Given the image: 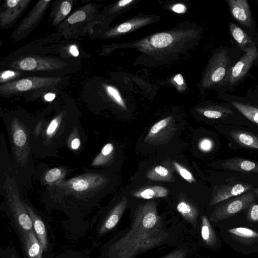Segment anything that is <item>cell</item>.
Segmentation results:
<instances>
[{
  "mask_svg": "<svg viewBox=\"0 0 258 258\" xmlns=\"http://www.w3.org/2000/svg\"><path fill=\"white\" fill-rule=\"evenodd\" d=\"M86 18V13L83 11L79 10L74 13L68 18V22L70 24H74L84 21Z\"/></svg>",
  "mask_w": 258,
  "mask_h": 258,
  "instance_id": "cell-37",
  "label": "cell"
},
{
  "mask_svg": "<svg viewBox=\"0 0 258 258\" xmlns=\"http://www.w3.org/2000/svg\"><path fill=\"white\" fill-rule=\"evenodd\" d=\"M30 2L29 0H21L19 4L15 7L10 8L5 6V10L0 14L1 27L8 26L13 23L22 14Z\"/></svg>",
  "mask_w": 258,
  "mask_h": 258,
  "instance_id": "cell-19",
  "label": "cell"
},
{
  "mask_svg": "<svg viewBox=\"0 0 258 258\" xmlns=\"http://www.w3.org/2000/svg\"><path fill=\"white\" fill-rule=\"evenodd\" d=\"M23 203L32 220L33 230L42 245L45 253H47L49 250V243L44 222L30 206L24 201Z\"/></svg>",
  "mask_w": 258,
  "mask_h": 258,
  "instance_id": "cell-15",
  "label": "cell"
},
{
  "mask_svg": "<svg viewBox=\"0 0 258 258\" xmlns=\"http://www.w3.org/2000/svg\"><path fill=\"white\" fill-rule=\"evenodd\" d=\"M258 196V189L243 194L220 205L213 211L211 220L217 222L226 219L249 208Z\"/></svg>",
  "mask_w": 258,
  "mask_h": 258,
  "instance_id": "cell-6",
  "label": "cell"
},
{
  "mask_svg": "<svg viewBox=\"0 0 258 258\" xmlns=\"http://www.w3.org/2000/svg\"><path fill=\"white\" fill-rule=\"evenodd\" d=\"M1 258H21L14 247H9L2 250Z\"/></svg>",
  "mask_w": 258,
  "mask_h": 258,
  "instance_id": "cell-40",
  "label": "cell"
},
{
  "mask_svg": "<svg viewBox=\"0 0 258 258\" xmlns=\"http://www.w3.org/2000/svg\"><path fill=\"white\" fill-rule=\"evenodd\" d=\"M257 56V49L253 44L248 48L244 55L232 68L229 78V83L234 84L242 78L247 73Z\"/></svg>",
  "mask_w": 258,
  "mask_h": 258,
  "instance_id": "cell-11",
  "label": "cell"
},
{
  "mask_svg": "<svg viewBox=\"0 0 258 258\" xmlns=\"http://www.w3.org/2000/svg\"><path fill=\"white\" fill-rule=\"evenodd\" d=\"M160 223L156 203L154 201L146 202L140 205L137 209L129 231L145 233L160 230Z\"/></svg>",
  "mask_w": 258,
  "mask_h": 258,
  "instance_id": "cell-4",
  "label": "cell"
},
{
  "mask_svg": "<svg viewBox=\"0 0 258 258\" xmlns=\"http://www.w3.org/2000/svg\"><path fill=\"white\" fill-rule=\"evenodd\" d=\"M201 112L205 117L214 119L225 117L233 113L230 109L221 106L205 108L203 109Z\"/></svg>",
  "mask_w": 258,
  "mask_h": 258,
  "instance_id": "cell-28",
  "label": "cell"
},
{
  "mask_svg": "<svg viewBox=\"0 0 258 258\" xmlns=\"http://www.w3.org/2000/svg\"><path fill=\"white\" fill-rule=\"evenodd\" d=\"M11 134L18 161L21 164H24L29 154L27 132L17 120H14L11 125Z\"/></svg>",
  "mask_w": 258,
  "mask_h": 258,
  "instance_id": "cell-8",
  "label": "cell"
},
{
  "mask_svg": "<svg viewBox=\"0 0 258 258\" xmlns=\"http://www.w3.org/2000/svg\"><path fill=\"white\" fill-rule=\"evenodd\" d=\"M230 33L241 49L245 51L252 44L248 36L238 26L233 23L229 24Z\"/></svg>",
  "mask_w": 258,
  "mask_h": 258,
  "instance_id": "cell-25",
  "label": "cell"
},
{
  "mask_svg": "<svg viewBox=\"0 0 258 258\" xmlns=\"http://www.w3.org/2000/svg\"><path fill=\"white\" fill-rule=\"evenodd\" d=\"M173 164L177 172L185 180L190 183L195 181L192 174L185 167L175 161L173 162Z\"/></svg>",
  "mask_w": 258,
  "mask_h": 258,
  "instance_id": "cell-32",
  "label": "cell"
},
{
  "mask_svg": "<svg viewBox=\"0 0 258 258\" xmlns=\"http://www.w3.org/2000/svg\"><path fill=\"white\" fill-rule=\"evenodd\" d=\"M114 150V146L111 143L106 144L102 149L101 153L96 157L93 165L98 166L105 164L111 157Z\"/></svg>",
  "mask_w": 258,
  "mask_h": 258,
  "instance_id": "cell-30",
  "label": "cell"
},
{
  "mask_svg": "<svg viewBox=\"0 0 258 258\" xmlns=\"http://www.w3.org/2000/svg\"><path fill=\"white\" fill-rule=\"evenodd\" d=\"M69 51L74 57H77L79 55V51L76 45H71L69 47Z\"/></svg>",
  "mask_w": 258,
  "mask_h": 258,
  "instance_id": "cell-45",
  "label": "cell"
},
{
  "mask_svg": "<svg viewBox=\"0 0 258 258\" xmlns=\"http://www.w3.org/2000/svg\"><path fill=\"white\" fill-rule=\"evenodd\" d=\"M51 2V1L49 0L38 1L31 11L17 27L14 34H24L31 29L40 21Z\"/></svg>",
  "mask_w": 258,
  "mask_h": 258,
  "instance_id": "cell-12",
  "label": "cell"
},
{
  "mask_svg": "<svg viewBox=\"0 0 258 258\" xmlns=\"http://www.w3.org/2000/svg\"><path fill=\"white\" fill-rule=\"evenodd\" d=\"M227 2L233 18L244 26L251 27L252 20L250 8L245 0H228Z\"/></svg>",
  "mask_w": 258,
  "mask_h": 258,
  "instance_id": "cell-16",
  "label": "cell"
},
{
  "mask_svg": "<svg viewBox=\"0 0 258 258\" xmlns=\"http://www.w3.org/2000/svg\"><path fill=\"white\" fill-rule=\"evenodd\" d=\"M201 233L203 240L207 245L213 246L216 244L217 236L209 219L205 216L202 217Z\"/></svg>",
  "mask_w": 258,
  "mask_h": 258,
  "instance_id": "cell-24",
  "label": "cell"
},
{
  "mask_svg": "<svg viewBox=\"0 0 258 258\" xmlns=\"http://www.w3.org/2000/svg\"><path fill=\"white\" fill-rule=\"evenodd\" d=\"M166 237L167 233L161 230L145 233L128 231L112 245L111 258H132L141 252L159 245Z\"/></svg>",
  "mask_w": 258,
  "mask_h": 258,
  "instance_id": "cell-1",
  "label": "cell"
},
{
  "mask_svg": "<svg viewBox=\"0 0 258 258\" xmlns=\"http://www.w3.org/2000/svg\"><path fill=\"white\" fill-rule=\"evenodd\" d=\"M172 121V117L168 116L155 123L150 129L145 141L157 144L170 138L175 131Z\"/></svg>",
  "mask_w": 258,
  "mask_h": 258,
  "instance_id": "cell-9",
  "label": "cell"
},
{
  "mask_svg": "<svg viewBox=\"0 0 258 258\" xmlns=\"http://www.w3.org/2000/svg\"><path fill=\"white\" fill-rule=\"evenodd\" d=\"M178 212L188 221L194 223L197 222L198 211L196 207L189 202L182 200L176 207Z\"/></svg>",
  "mask_w": 258,
  "mask_h": 258,
  "instance_id": "cell-23",
  "label": "cell"
},
{
  "mask_svg": "<svg viewBox=\"0 0 258 258\" xmlns=\"http://www.w3.org/2000/svg\"><path fill=\"white\" fill-rule=\"evenodd\" d=\"M212 147V141L209 139H203L199 142V149L203 152H209L211 150Z\"/></svg>",
  "mask_w": 258,
  "mask_h": 258,
  "instance_id": "cell-41",
  "label": "cell"
},
{
  "mask_svg": "<svg viewBox=\"0 0 258 258\" xmlns=\"http://www.w3.org/2000/svg\"><path fill=\"white\" fill-rule=\"evenodd\" d=\"M63 175V171L58 168L49 170L44 176V180L47 183H52L59 179Z\"/></svg>",
  "mask_w": 258,
  "mask_h": 258,
  "instance_id": "cell-33",
  "label": "cell"
},
{
  "mask_svg": "<svg viewBox=\"0 0 258 258\" xmlns=\"http://www.w3.org/2000/svg\"><path fill=\"white\" fill-rule=\"evenodd\" d=\"M186 254V253L184 250L178 249L171 252L163 258H184Z\"/></svg>",
  "mask_w": 258,
  "mask_h": 258,
  "instance_id": "cell-42",
  "label": "cell"
},
{
  "mask_svg": "<svg viewBox=\"0 0 258 258\" xmlns=\"http://www.w3.org/2000/svg\"><path fill=\"white\" fill-rule=\"evenodd\" d=\"M133 25L131 23H124L119 25L116 28L118 33H125L129 31L132 28Z\"/></svg>",
  "mask_w": 258,
  "mask_h": 258,
  "instance_id": "cell-43",
  "label": "cell"
},
{
  "mask_svg": "<svg viewBox=\"0 0 258 258\" xmlns=\"http://www.w3.org/2000/svg\"><path fill=\"white\" fill-rule=\"evenodd\" d=\"M231 104L246 118L258 124L257 108L236 101H232Z\"/></svg>",
  "mask_w": 258,
  "mask_h": 258,
  "instance_id": "cell-27",
  "label": "cell"
},
{
  "mask_svg": "<svg viewBox=\"0 0 258 258\" xmlns=\"http://www.w3.org/2000/svg\"><path fill=\"white\" fill-rule=\"evenodd\" d=\"M62 79L56 77H31L2 84L0 92L10 95L47 88L60 83Z\"/></svg>",
  "mask_w": 258,
  "mask_h": 258,
  "instance_id": "cell-5",
  "label": "cell"
},
{
  "mask_svg": "<svg viewBox=\"0 0 258 258\" xmlns=\"http://www.w3.org/2000/svg\"><path fill=\"white\" fill-rule=\"evenodd\" d=\"M146 177L152 180L172 181L173 178L172 174L166 167L158 165L151 169L146 174Z\"/></svg>",
  "mask_w": 258,
  "mask_h": 258,
  "instance_id": "cell-26",
  "label": "cell"
},
{
  "mask_svg": "<svg viewBox=\"0 0 258 258\" xmlns=\"http://www.w3.org/2000/svg\"><path fill=\"white\" fill-rule=\"evenodd\" d=\"M17 235L25 258H44L45 252L33 230Z\"/></svg>",
  "mask_w": 258,
  "mask_h": 258,
  "instance_id": "cell-10",
  "label": "cell"
},
{
  "mask_svg": "<svg viewBox=\"0 0 258 258\" xmlns=\"http://www.w3.org/2000/svg\"><path fill=\"white\" fill-rule=\"evenodd\" d=\"M168 192V189L166 187L154 185L137 189L133 193V196L138 199L149 200L166 197Z\"/></svg>",
  "mask_w": 258,
  "mask_h": 258,
  "instance_id": "cell-21",
  "label": "cell"
},
{
  "mask_svg": "<svg viewBox=\"0 0 258 258\" xmlns=\"http://www.w3.org/2000/svg\"><path fill=\"white\" fill-rule=\"evenodd\" d=\"M174 80L178 85H182L184 83L183 77L179 74L175 76Z\"/></svg>",
  "mask_w": 258,
  "mask_h": 258,
  "instance_id": "cell-46",
  "label": "cell"
},
{
  "mask_svg": "<svg viewBox=\"0 0 258 258\" xmlns=\"http://www.w3.org/2000/svg\"><path fill=\"white\" fill-rule=\"evenodd\" d=\"M107 181V179L104 176L89 173L55 183L57 187L64 191V194L82 196L99 189Z\"/></svg>",
  "mask_w": 258,
  "mask_h": 258,
  "instance_id": "cell-3",
  "label": "cell"
},
{
  "mask_svg": "<svg viewBox=\"0 0 258 258\" xmlns=\"http://www.w3.org/2000/svg\"><path fill=\"white\" fill-rule=\"evenodd\" d=\"M230 63V58L226 51L222 50L218 52L214 57L207 77V83L212 84L221 81L226 76Z\"/></svg>",
  "mask_w": 258,
  "mask_h": 258,
  "instance_id": "cell-13",
  "label": "cell"
},
{
  "mask_svg": "<svg viewBox=\"0 0 258 258\" xmlns=\"http://www.w3.org/2000/svg\"><path fill=\"white\" fill-rule=\"evenodd\" d=\"M72 8V2L70 1H62L54 17L53 24H57L70 13Z\"/></svg>",
  "mask_w": 258,
  "mask_h": 258,
  "instance_id": "cell-31",
  "label": "cell"
},
{
  "mask_svg": "<svg viewBox=\"0 0 258 258\" xmlns=\"http://www.w3.org/2000/svg\"><path fill=\"white\" fill-rule=\"evenodd\" d=\"M234 240L248 246L258 242V232L247 227H236L227 230Z\"/></svg>",
  "mask_w": 258,
  "mask_h": 258,
  "instance_id": "cell-18",
  "label": "cell"
},
{
  "mask_svg": "<svg viewBox=\"0 0 258 258\" xmlns=\"http://www.w3.org/2000/svg\"><path fill=\"white\" fill-rule=\"evenodd\" d=\"M54 258H89L87 254L77 251H68L56 256Z\"/></svg>",
  "mask_w": 258,
  "mask_h": 258,
  "instance_id": "cell-38",
  "label": "cell"
},
{
  "mask_svg": "<svg viewBox=\"0 0 258 258\" xmlns=\"http://www.w3.org/2000/svg\"><path fill=\"white\" fill-rule=\"evenodd\" d=\"M234 140L243 146L258 149V138L250 133L233 131L230 134Z\"/></svg>",
  "mask_w": 258,
  "mask_h": 258,
  "instance_id": "cell-22",
  "label": "cell"
},
{
  "mask_svg": "<svg viewBox=\"0 0 258 258\" xmlns=\"http://www.w3.org/2000/svg\"><path fill=\"white\" fill-rule=\"evenodd\" d=\"M66 63L60 60L47 57L26 56L11 63L13 68L25 71H54L62 69Z\"/></svg>",
  "mask_w": 258,
  "mask_h": 258,
  "instance_id": "cell-7",
  "label": "cell"
},
{
  "mask_svg": "<svg viewBox=\"0 0 258 258\" xmlns=\"http://www.w3.org/2000/svg\"><path fill=\"white\" fill-rule=\"evenodd\" d=\"M132 1V0H121L118 2V5L121 7H124L131 3Z\"/></svg>",
  "mask_w": 258,
  "mask_h": 258,
  "instance_id": "cell-49",
  "label": "cell"
},
{
  "mask_svg": "<svg viewBox=\"0 0 258 258\" xmlns=\"http://www.w3.org/2000/svg\"><path fill=\"white\" fill-rule=\"evenodd\" d=\"M127 204V199L122 197L121 200L112 208L102 222L99 234L103 235L112 229L118 223Z\"/></svg>",
  "mask_w": 258,
  "mask_h": 258,
  "instance_id": "cell-17",
  "label": "cell"
},
{
  "mask_svg": "<svg viewBox=\"0 0 258 258\" xmlns=\"http://www.w3.org/2000/svg\"><path fill=\"white\" fill-rule=\"evenodd\" d=\"M173 41V37L168 33L162 32L157 33L152 36L151 43L156 48H164L168 46Z\"/></svg>",
  "mask_w": 258,
  "mask_h": 258,
  "instance_id": "cell-29",
  "label": "cell"
},
{
  "mask_svg": "<svg viewBox=\"0 0 258 258\" xmlns=\"http://www.w3.org/2000/svg\"><path fill=\"white\" fill-rule=\"evenodd\" d=\"M246 218L249 222L258 223V205L253 203L249 207Z\"/></svg>",
  "mask_w": 258,
  "mask_h": 258,
  "instance_id": "cell-35",
  "label": "cell"
},
{
  "mask_svg": "<svg viewBox=\"0 0 258 258\" xmlns=\"http://www.w3.org/2000/svg\"><path fill=\"white\" fill-rule=\"evenodd\" d=\"M252 186L250 184L238 183L228 184L219 187L214 192L210 205H214L228 199L239 196L250 190Z\"/></svg>",
  "mask_w": 258,
  "mask_h": 258,
  "instance_id": "cell-14",
  "label": "cell"
},
{
  "mask_svg": "<svg viewBox=\"0 0 258 258\" xmlns=\"http://www.w3.org/2000/svg\"><path fill=\"white\" fill-rule=\"evenodd\" d=\"M44 99L47 101H51L55 97V94L53 93H48L44 95Z\"/></svg>",
  "mask_w": 258,
  "mask_h": 258,
  "instance_id": "cell-48",
  "label": "cell"
},
{
  "mask_svg": "<svg viewBox=\"0 0 258 258\" xmlns=\"http://www.w3.org/2000/svg\"><path fill=\"white\" fill-rule=\"evenodd\" d=\"M19 76V73L13 70H6L1 73V83H6L12 82V80Z\"/></svg>",
  "mask_w": 258,
  "mask_h": 258,
  "instance_id": "cell-36",
  "label": "cell"
},
{
  "mask_svg": "<svg viewBox=\"0 0 258 258\" xmlns=\"http://www.w3.org/2000/svg\"><path fill=\"white\" fill-rule=\"evenodd\" d=\"M105 90L107 93L111 97L118 105L124 108H126L125 103L120 96L118 91L114 87L106 85Z\"/></svg>",
  "mask_w": 258,
  "mask_h": 258,
  "instance_id": "cell-34",
  "label": "cell"
},
{
  "mask_svg": "<svg viewBox=\"0 0 258 258\" xmlns=\"http://www.w3.org/2000/svg\"><path fill=\"white\" fill-rule=\"evenodd\" d=\"M223 168L240 172L258 173V164L241 158H233L226 160L222 164Z\"/></svg>",
  "mask_w": 258,
  "mask_h": 258,
  "instance_id": "cell-20",
  "label": "cell"
},
{
  "mask_svg": "<svg viewBox=\"0 0 258 258\" xmlns=\"http://www.w3.org/2000/svg\"><path fill=\"white\" fill-rule=\"evenodd\" d=\"M60 118L61 116H58L51 121L46 130L47 136L51 137L55 133L59 125Z\"/></svg>",
  "mask_w": 258,
  "mask_h": 258,
  "instance_id": "cell-39",
  "label": "cell"
},
{
  "mask_svg": "<svg viewBox=\"0 0 258 258\" xmlns=\"http://www.w3.org/2000/svg\"><path fill=\"white\" fill-rule=\"evenodd\" d=\"M80 141L78 138H75L72 142L71 147L74 150L78 149L80 146Z\"/></svg>",
  "mask_w": 258,
  "mask_h": 258,
  "instance_id": "cell-47",
  "label": "cell"
},
{
  "mask_svg": "<svg viewBox=\"0 0 258 258\" xmlns=\"http://www.w3.org/2000/svg\"><path fill=\"white\" fill-rule=\"evenodd\" d=\"M6 200L12 226L16 234L33 230L32 220L19 196L13 177L7 175L4 184Z\"/></svg>",
  "mask_w": 258,
  "mask_h": 258,
  "instance_id": "cell-2",
  "label": "cell"
},
{
  "mask_svg": "<svg viewBox=\"0 0 258 258\" xmlns=\"http://www.w3.org/2000/svg\"><path fill=\"white\" fill-rule=\"evenodd\" d=\"M172 10L177 13H183L186 10L185 7L181 4L175 5L172 8Z\"/></svg>",
  "mask_w": 258,
  "mask_h": 258,
  "instance_id": "cell-44",
  "label": "cell"
}]
</instances>
